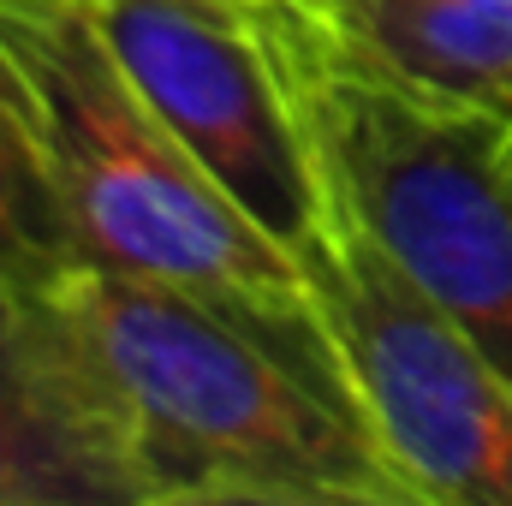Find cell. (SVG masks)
<instances>
[{
	"instance_id": "obj_3",
	"label": "cell",
	"mask_w": 512,
	"mask_h": 506,
	"mask_svg": "<svg viewBox=\"0 0 512 506\" xmlns=\"http://www.w3.org/2000/svg\"><path fill=\"white\" fill-rule=\"evenodd\" d=\"M334 191L512 376V120L358 72L298 0H256Z\"/></svg>"
},
{
	"instance_id": "obj_7",
	"label": "cell",
	"mask_w": 512,
	"mask_h": 506,
	"mask_svg": "<svg viewBox=\"0 0 512 506\" xmlns=\"http://www.w3.org/2000/svg\"><path fill=\"white\" fill-rule=\"evenodd\" d=\"M316 30L393 90L512 120V0H298Z\"/></svg>"
},
{
	"instance_id": "obj_6",
	"label": "cell",
	"mask_w": 512,
	"mask_h": 506,
	"mask_svg": "<svg viewBox=\"0 0 512 506\" xmlns=\"http://www.w3.org/2000/svg\"><path fill=\"white\" fill-rule=\"evenodd\" d=\"M0 506H149L126 411L54 286L0 304Z\"/></svg>"
},
{
	"instance_id": "obj_8",
	"label": "cell",
	"mask_w": 512,
	"mask_h": 506,
	"mask_svg": "<svg viewBox=\"0 0 512 506\" xmlns=\"http://www.w3.org/2000/svg\"><path fill=\"white\" fill-rule=\"evenodd\" d=\"M72 262H78V251L66 239V221L36 173L24 131L12 126V114L0 102V304L48 292Z\"/></svg>"
},
{
	"instance_id": "obj_4",
	"label": "cell",
	"mask_w": 512,
	"mask_h": 506,
	"mask_svg": "<svg viewBox=\"0 0 512 506\" xmlns=\"http://www.w3.org/2000/svg\"><path fill=\"white\" fill-rule=\"evenodd\" d=\"M411 506H512V376L334 191L292 251Z\"/></svg>"
},
{
	"instance_id": "obj_5",
	"label": "cell",
	"mask_w": 512,
	"mask_h": 506,
	"mask_svg": "<svg viewBox=\"0 0 512 506\" xmlns=\"http://www.w3.org/2000/svg\"><path fill=\"white\" fill-rule=\"evenodd\" d=\"M131 90L191 167L292 256L334 209V179L286 90L256 0H90Z\"/></svg>"
},
{
	"instance_id": "obj_2",
	"label": "cell",
	"mask_w": 512,
	"mask_h": 506,
	"mask_svg": "<svg viewBox=\"0 0 512 506\" xmlns=\"http://www.w3.org/2000/svg\"><path fill=\"white\" fill-rule=\"evenodd\" d=\"M0 102L36 155L78 262L203 292L334 352L298 262L161 131L90 0H0Z\"/></svg>"
},
{
	"instance_id": "obj_1",
	"label": "cell",
	"mask_w": 512,
	"mask_h": 506,
	"mask_svg": "<svg viewBox=\"0 0 512 506\" xmlns=\"http://www.w3.org/2000/svg\"><path fill=\"white\" fill-rule=\"evenodd\" d=\"M54 292L126 411L149 506H411L328 346L90 262Z\"/></svg>"
}]
</instances>
